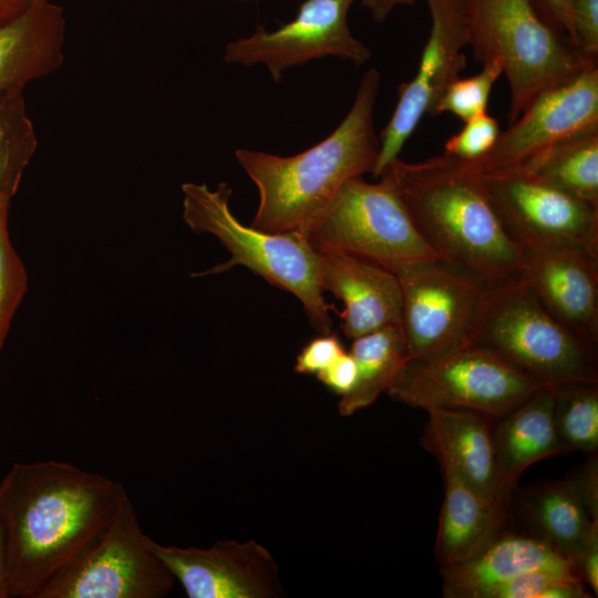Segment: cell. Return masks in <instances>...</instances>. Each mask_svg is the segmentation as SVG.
Segmentation results:
<instances>
[{"mask_svg":"<svg viewBox=\"0 0 598 598\" xmlns=\"http://www.w3.org/2000/svg\"><path fill=\"white\" fill-rule=\"evenodd\" d=\"M125 491L66 462L14 463L0 482L9 598H38L111 522Z\"/></svg>","mask_w":598,"mask_h":598,"instance_id":"obj_1","label":"cell"},{"mask_svg":"<svg viewBox=\"0 0 598 598\" xmlns=\"http://www.w3.org/2000/svg\"><path fill=\"white\" fill-rule=\"evenodd\" d=\"M380 175L393 185L415 228L439 259L488 286L519 277L523 251L505 233L481 176L442 154L394 158Z\"/></svg>","mask_w":598,"mask_h":598,"instance_id":"obj_2","label":"cell"},{"mask_svg":"<svg viewBox=\"0 0 598 598\" xmlns=\"http://www.w3.org/2000/svg\"><path fill=\"white\" fill-rule=\"evenodd\" d=\"M380 83L375 68L365 71L341 123L301 153L279 156L236 150L237 162L259 192L252 227L303 236L344 183L372 173L380 154L374 127Z\"/></svg>","mask_w":598,"mask_h":598,"instance_id":"obj_3","label":"cell"},{"mask_svg":"<svg viewBox=\"0 0 598 598\" xmlns=\"http://www.w3.org/2000/svg\"><path fill=\"white\" fill-rule=\"evenodd\" d=\"M467 45L474 59L498 60L509 90V122H515L544 89L561 82L587 61L550 14L534 0H460Z\"/></svg>","mask_w":598,"mask_h":598,"instance_id":"obj_4","label":"cell"},{"mask_svg":"<svg viewBox=\"0 0 598 598\" xmlns=\"http://www.w3.org/2000/svg\"><path fill=\"white\" fill-rule=\"evenodd\" d=\"M183 219L196 233L215 236L230 259L194 276L221 274L245 266L269 283L291 292L303 306L312 327L332 332L330 306L318 283V251L300 234L269 233L240 223L231 213V189L220 183H184Z\"/></svg>","mask_w":598,"mask_h":598,"instance_id":"obj_5","label":"cell"},{"mask_svg":"<svg viewBox=\"0 0 598 598\" xmlns=\"http://www.w3.org/2000/svg\"><path fill=\"white\" fill-rule=\"evenodd\" d=\"M471 343L494 351L539 386L598 382L597 351L555 320L519 277L487 286Z\"/></svg>","mask_w":598,"mask_h":598,"instance_id":"obj_6","label":"cell"},{"mask_svg":"<svg viewBox=\"0 0 598 598\" xmlns=\"http://www.w3.org/2000/svg\"><path fill=\"white\" fill-rule=\"evenodd\" d=\"M343 184L303 237L317 250H337L369 260L395 275L439 259L415 228L384 175Z\"/></svg>","mask_w":598,"mask_h":598,"instance_id":"obj_7","label":"cell"},{"mask_svg":"<svg viewBox=\"0 0 598 598\" xmlns=\"http://www.w3.org/2000/svg\"><path fill=\"white\" fill-rule=\"evenodd\" d=\"M125 491L101 533L40 591L38 598H159L174 576L157 556Z\"/></svg>","mask_w":598,"mask_h":598,"instance_id":"obj_8","label":"cell"},{"mask_svg":"<svg viewBox=\"0 0 598 598\" xmlns=\"http://www.w3.org/2000/svg\"><path fill=\"white\" fill-rule=\"evenodd\" d=\"M539 388L494 351L468 343L435 358L406 361L385 393L425 411L461 409L496 419Z\"/></svg>","mask_w":598,"mask_h":598,"instance_id":"obj_9","label":"cell"},{"mask_svg":"<svg viewBox=\"0 0 598 598\" xmlns=\"http://www.w3.org/2000/svg\"><path fill=\"white\" fill-rule=\"evenodd\" d=\"M396 276L406 361L435 358L472 342L488 285L440 259Z\"/></svg>","mask_w":598,"mask_h":598,"instance_id":"obj_10","label":"cell"},{"mask_svg":"<svg viewBox=\"0 0 598 598\" xmlns=\"http://www.w3.org/2000/svg\"><path fill=\"white\" fill-rule=\"evenodd\" d=\"M480 176L505 233L522 251L576 248L598 255V206L522 168Z\"/></svg>","mask_w":598,"mask_h":598,"instance_id":"obj_11","label":"cell"},{"mask_svg":"<svg viewBox=\"0 0 598 598\" xmlns=\"http://www.w3.org/2000/svg\"><path fill=\"white\" fill-rule=\"evenodd\" d=\"M353 1L305 0L296 17L278 29L258 25L249 37L230 41L224 59L244 66L262 63L275 82L281 81L287 69L328 55L362 65L372 51L349 28L348 12Z\"/></svg>","mask_w":598,"mask_h":598,"instance_id":"obj_12","label":"cell"},{"mask_svg":"<svg viewBox=\"0 0 598 598\" xmlns=\"http://www.w3.org/2000/svg\"><path fill=\"white\" fill-rule=\"evenodd\" d=\"M431 16L429 39L416 72L398 87L394 111L379 135L380 154L372 171L379 177L396 157L425 114L433 110L447 85L466 66L465 18L460 0H425Z\"/></svg>","mask_w":598,"mask_h":598,"instance_id":"obj_13","label":"cell"},{"mask_svg":"<svg viewBox=\"0 0 598 598\" xmlns=\"http://www.w3.org/2000/svg\"><path fill=\"white\" fill-rule=\"evenodd\" d=\"M596 127L598 65L592 63L540 91L487 154L466 163L478 174L516 168L549 146Z\"/></svg>","mask_w":598,"mask_h":598,"instance_id":"obj_14","label":"cell"},{"mask_svg":"<svg viewBox=\"0 0 598 598\" xmlns=\"http://www.w3.org/2000/svg\"><path fill=\"white\" fill-rule=\"evenodd\" d=\"M154 549L189 598H276L283 596L278 565L256 540L221 539L208 548Z\"/></svg>","mask_w":598,"mask_h":598,"instance_id":"obj_15","label":"cell"},{"mask_svg":"<svg viewBox=\"0 0 598 598\" xmlns=\"http://www.w3.org/2000/svg\"><path fill=\"white\" fill-rule=\"evenodd\" d=\"M519 278L587 347L598 349V255L576 248L524 250Z\"/></svg>","mask_w":598,"mask_h":598,"instance_id":"obj_16","label":"cell"},{"mask_svg":"<svg viewBox=\"0 0 598 598\" xmlns=\"http://www.w3.org/2000/svg\"><path fill=\"white\" fill-rule=\"evenodd\" d=\"M421 445L441 465L489 501L511 509L512 497L499 480L492 419L461 409H431Z\"/></svg>","mask_w":598,"mask_h":598,"instance_id":"obj_17","label":"cell"},{"mask_svg":"<svg viewBox=\"0 0 598 598\" xmlns=\"http://www.w3.org/2000/svg\"><path fill=\"white\" fill-rule=\"evenodd\" d=\"M317 251L319 287L343 302L340 319L347 338L401 322V289L395 274L348 252Z\"/></svg>","mask_w":598,"mask_h":598,"instance_id":"obj_18","label":"cell"},{"mask_svg":"<svg viewBox=\"0 0 598 598\" xmlns=\"http://www.w3.org/2000/svg\"><path fill=\"white\" fill-rule=\"evenodd\" d=\"M540 568L577 574L571 561L543 538L504 528L470 559L441 567L442 594L446 598H481L485 590Z\"/></svg>","mask_w":598,"mask_h":598,"instance_id":"obj_19","label":"cell"},{"mask_svg":"<svg viewBox=\"0 0 598 598\" xmlns=\"http://www.w3.org/2000/svg\"><path fill=\"white\" fill-rule=\"evenodd\" d=\"M65 30L63 9L49 0L0 23V99L60 69Z\"/></svg>","mask_w":598,"mask_h":598,"instance_id":"obj_20","label":"cell"},{"mask_svg":"<svg viewBox=\"0 0 598 598\" xmlns=\"http://www.w3.org/2000/svg\"><path fill=\"white\" fill-rule=\"evenodd\" d=\"M554 386H542L494 420L498 475L512 498L528 466L564 453L554 425Z\"/></svg>","mask_w":598,"mask_h":598,"instance_id":"obj_21","label":"cell"},{"mask_svg":"<svg viewBox=\"0 0 598 598\" xmlns=\"http://www.w3.org/2000/svg\"><path fill=\"white\" fill-rule=\"evenodd\" d=\"M444 475V498L434 544L441 567L463 563L499 534L511 517L505 508L451 472Z\"/></svg>","mask_w":598,"mask_h":598,"instance_id":"obj_22","label":"cell"},{"mask_svg":"<svg viewBox=\"0 0 598 598\" xmlns=\"http://www.w3.org/2000/svg\"><path fill=\"white\" fill-rule=\"evenodd\" d=\"M516 508L529 533L550 544L571 561L589 534L598 527L568 476L537 481L514 492Z\"/></svg>","mask_w":598,"mask_h":598,"instance_id":"obj_23","label":"cell"},{"mask_svg":"<svg viewBox=\"0 0 598 598\" xmlns=\"http://www.w3.org/2000/svg\"><path fill=\"white\" fill-rule=\"evenodd\" d=\"M352 340L349 353L357 365V379L352 389L341 395L338 403L342 416L371 405L381 393L386 392L406 362L400 323L382 327Z\"/></svg>","mask_w":598,"mask_h":598,"instance_id":"obj_24","label":"cell"},{"mask_svg":"<svg viewBox=\"0 0 598 598\" xmlns=\"http://www.w3.org/2000/svg\"><path fill=\"white\" fill-rule=\"evenodd\" d=\"M516 168L598 206V127L571 135Z\"/></svg>","mask_w":598,"mask_h":598,"instance_id":"obj_25","label":"cell"},{"mask_svg":"<svg viewBox=\"0 0 598 598\" xmlns=\"http://www.w3.org/2000/svg\"><path fill=\"white\" fill-rule=\"evenodd\" d=\"M554 390V425L563 452L597 453L598 382H568Z\"/></svg>","mask_w":598,"mask_h":598,"instance_id":"obj_26","label":"cell"},{"mask_svg":"<svg viewBox=\"0 0 598 598\" xmlns=\"http://www.w3.org/2000/svg\"><path fill=\"white\" fill-rule=\"evenodd\" d=\"M38 148L23 91L0 99V194L13 197Z\"/></svg>","mask_w":598,"mask_h":598,"instance_id":"obj_27","label":"cell"},{"mask_svg":"<svg viewBox=\"0 0 598 598\" xmlns=\"http://www.w3.org/2000/svg\"><path fill=\"white\" fill-rule=\"evenodd\" d=\"M11 199L12 197L0 194V351L28 288L27 270L9 235Z\"/></svg>","mask_w":598,"mask_h":598,"instance_id":"obj_28","label":"cell"},{"mask_svg":"<svg viewBox=\"0 0 598 598\" xmlns=\"http://www.w3.org/2000/svg\"><path fill=\"white\" fill-rule=\"evenodd\" d=\"M503 74L498 60L483 63L482 70L470 78H456L445 89L436 103L432 116L451 113L463 122L487 112L493 85Z\"/></svg>","mask_w":598,"mask_h":598,"instance_id":"obj_29","label":"cell"},{"mask_svg":"<svg viewBox=\"0 0 598 598\" xmlns=\"http://www.w3.org/2000/svg\"><path fill=\"white\" fill-rule=\"evenodd\" d=\"M464 123L463 128L445 142L444 153L465 162H474L492 150L501 133L499 124L487 112Z\"/></svg>","mask_w":598,"mask_h":598,"instance_id":"obj_30","label":"cell"},{"mask_svg":"<svg viewBox=\"0 0 598 598\" xmlns=\"http://www.w3.org/2000/svg\"><path fill=\"white\" fill-rule=\"evenodd\" d=\"M566 576L577 574L546 568L534 569L485 590L481 598H540L546 588Z\"/></svg>","mask_w":598,"mask_h":598,"instance_id":"obj_31","label":"cell"},{"mask_svg":"<svg viewBox=\"0 0 598 598\" xmlns=\"http://www.w3.org/2000/svg\"><path fill=\"white\" fill-rule=\"evenodd\" d=\"M571 43L587 61L598 60V0H573Z\"/></svg>","mask_w":598,"mask_h":598,"instance_id":"obj_32","label":"cell"},{"mask_svg":"<svg viewBox=\"0 0 598 598\" xmlns=\"http://www.w3.org/2000/svg\"><path fill=\"white\" fill-rule=\"evenodd\" d=\"M344 352L336 333L320 334L309 341L298 353L295 371L300 374H317Z\"/></svg>","mask_w":598,"mask_h":598,"instance_id":"obj_33","label":"cell"},{"mask_svg":"<svg viewBox=\"0 0 598 598\" xmlns=\"http://www.w3.org/2000/svg\"><path fill=\"white\" fill-rule=\"evenodd\" d=\"M568 478L594 520H598V460L597 453L573 472Z\"/></svg>","mask_w":598,"mask_h":598,"instance_id":"obj_34","label":"cell"},{"mask_svg":"<svg viewBox=\"0 0 598 598\" xmlns=\"http://www.w3.org/2000/svg\"><path fill=\"white\" fill-rule=\"evenodd\" d=\"M316 375L321 383L341 396L354 385L357 365L352 355L346 351Z\"/></svg>","mask_w":598,"mask_h":598,"instance_id":"obj_35","label":"cell"},{"mask_svg":"<svg viewBox=\"0 0 598 598\" xmlns=\"http://www.w3.org/2000/svg\"><path fill=\"white\" fill-rule=\"evenodd\" d=\"M571 564L585 585L592 594H598V527L581 544L571 559Z\"/></svg>","mask_w":598,"mask_h":598,"instance_id":"obj_36","label":"cell"},{"mask_svg":"<svg viewBox=\"0 0 598 598\" xmlns=\"http://www.w3.org/2000/svg\"><path fill=\"white\" fill-rule=\"evenodd\" d=\"M540 2L570 40L573 0H540Z\"/></svg>","mask_w":598,"mask_h":598,"instance_id":"obj_37","label":"cell"},{"mask_svg":"<svg viewBox=\"0 0 598 598\" xmlns=\"http://www.w3.org/2000/svg\"><path fill=\"white\" fill-rule=\"evenodd\" d=\"M416 0H361L371 13L373 20L378 23H382L392 12V10L399 6H413Z\"/></svg>","mask_w":598,"mask_h":598,"instance_id":"obj_38","label":"cell"},{"mask_svg":"<svg viewBox=\"0 0 598 598\" xmlns=\"http://www.w3.org/2000/svg\"><path fill=\"white\" fill-rule=\"evenodd\" d=\"M0 598H9L8 538L0 516Z\"/></svg>","mask_w":598,"mask_h":598,"instance_id":"obj_39","label":"cell"},{"mask_svg":"<svg viewBox=\"0 0 598 598\" xmlns=\"http://www.w3.org/2000/svg\"><path fill=\"white\" fill-rule=\"evenodd\" d=\"M40 0H0V23L22 14Z\"/></svg>","mask_w":598,"mask_h":598,"instance_id":"obj_40","label":"cell"},{"mask_svg":"<svg viewBox=\"0 0 598 598\" xmlns=\"http://www.w3.org/2000/svg\"><path fill=\"white\" fill-rule=\"evenodd\" d=\"M237 1H247V0H237Z\"/></svg>","mask_w":598,"mask_h":598,"instance_id":"obj_41","label":"cell"}]
</instances>
